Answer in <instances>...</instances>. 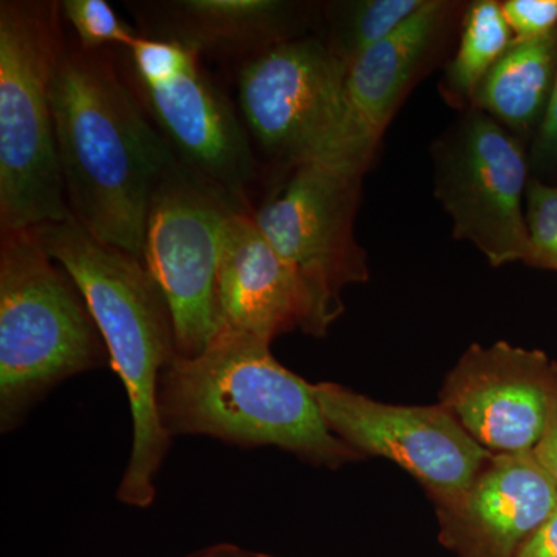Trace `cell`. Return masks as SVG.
Masks as SVG:
<instances>
[{"label": "cell", "mask_w": 557, "mask_h": 557, "mask_svg": "<svg viewBox=\"0 0 557 557\" xmlns=\"http://www.w3.org/2000/svg\"><path fill=\"white\" fill-rule=\"evenodd\" d=\"M449 10V3L426 0L394 35L348 65L339 131L319 160L364 175L388 121L434 47Z\"/></svg>", "instance_id": "14"}, {"label": "cell", "mask_w": 557, "mask_h": 557, "mask_svg": "<svg viewBox=\"0 0 557 557\" xmlns=\"http://www.w3.org/2000/svg\"><path fill=\"white\" fill-rule=\"evenodd\" d=\"M330 429L358 454L384 457L423 483L435 504L471 486L493 453L445 406H395L336 383L314 384Z\"/></svg>", "instance_id": "10"}, {"label": "cell", "mask_w": 557, "mask_h": 557, "mask_svg": "<svg viewBox=\"0 0 557 557\" xmlns=\"http://www.w3.org/2000/svg\"><path fill=\"white\" fill-rule=\"evenodd\" d=\"M502 10L515 40L545 38L557 32V0H507Z\"/></svg>", "instance_id": "22"}, {"label": "cell", "mask_w": 557, "mask_h": 557, "mask_svg": "<svg viewBox=\"0 0 557 557\" xmlns=\"http://www.w3.org/2000/svg\"><path fill=\"white\" fill-rule=\"evenodd\" d=\"M109 364L100 329L78 285L33 230L0 242V432L20 429L61 384Z\"/></svg>", "instance_id": "4"}, {"label": "cell", "mask_w": 557, "mask_h": 557, "mask_svg": "<svg viewBox=\"0 0 557 557\" xmlns=\"http://www.w3.org/2000/svg\"><path fill=\"white\" fill-rule=\"evenodd\" d=\"M553 384L544 355L505 341L474 344L446 376L440 405L490 453H533L547 428Z\"/></svg>", "instance_id": "12"}, {"label": "cell", "mask_w": 557, "mask_h": 557, "mask_svg": "<svg viewBox=\"0 0 557 557\" xmlns=\"http://www.w3.org/2000/svg\"><path fill=\"white\" fill-rule=\"evenodd\" d=\"M361 180L327 161H307L251 211L309 298L313 336H324L343 314V289L369 281L368 255L355 237Z\"/></svg>", "instance_id": "6"}, {"label": "cell", "mask_w": 557, "mask_h": 557, "mask_svg": "<svg viewBox=\"0 0 557 557\" xmlns=\"http://www.w3.org/2000/svg\"><path fill=\"white\" fill-rule=\"evenodd\" d=\"M533 454L557 486V375H555V384H553L552 408H549L547 428H545L544 435H542L541 442L537 443Z\"/></svg>", "instance_id": "24"}, {"label": "cell", "mask_w": 557, "mask_h": 557, "mask_svg": "<svg viewBox=\"0 0 557 557\" xmlns=\"http://www.w3.org/2000/svg\"><path fill=\"white\" fill-rule=\"evenodd\" d=\"M435 507L458 557H515L557 508V486L533 453L493 454L465 493Z\"/></svg>", "instance_id": "13"}, {"label": "cell", "mask_w": 557, "mask_h": 557, "mask_svg": "<svg viewBox=\"0 0 557 557\" xmlns=\"http://www.w3.org/2000/svg\"><path fill=\"white\" fill-rule=\"evenodd\" d=\"M251 211L233 209L223 223L218 265L219 327L270 344L296 329L313 335L309 298L256 225Z\"/></svg>", "instance_id": "15"}, {"label": "cell", "mask_w": 557, "mask_h": 557, "mask_svg": "<svg viewBox=\"0 0 557 557\" xmlns=\"http://www.w3.org/2000/svg\"><path fill=\"white\" fill-rule=\"evenodd\" d=\"M33 233L78 285L108 347L110 368L126 388L131 453L116 500L152 507L172 443L159 410L160 379L177 355L170 306L143 260L98 240L75 219L46 223Z\"/></svg>", "instance_id": "2"}, {"label": "cell", "mask_w": 557, "mask_h": 557, "mask_svg": "<svg viewBox=\"0 0 557 557\" xmlns=\"http://www.w3.org/2000/svg\"><path fill=\"white\" fill-rule=\"evenodd\" d=\"M263 553L249 552V549L239 547L236 544H228V542H220V544L209 545L207 548H201L199 552L190 553L185 557H267Z\"/></svg>", "instance_id": "26"}, {"label": "cell", "mask_w": 557, "mask_h": 557, "mask_svg": "<svg viewBox=\"0 0 557 557\" xmlns=\"http://www.w3.org/2000/svg\"><path fill=\"white\" fill-rule=\"evenodd\" d=\"M534 159L539 163H553L557 160V70L548 106L539 131Z\"/></svg>", "instance_id": "23"}, {"label": "cell", "mask_w": 557, "mask_h": 557, "mask_svg": "<svg viewBox=\"0 0 557 557\" xmlns=\"http://www.w3.org/2000/svg\"><path fill=\"white\" fill-rule=\"evenodd\" d=\"M233 209L178 161L150 201L143 263L170 306L180 357H197L219 327L220 237Z\"/></svg>", "instance_id": "7"}, {"label": "cell", "mask_w": 557, "mask_h": 557, "mask_svg": "<svg viewBox=\"0 0 557 557\" xmlns=\"http://www.w3.org/2000/svg\"><path fill=\"white\" fill-rule=\"evenodd\" d=\"M525 200L531 245L528 263L557 271V186L530 183Z\"/></svg>", "instance_id": "21"}, {"label": "cell", "mask_w": 557, "mask_h": 557, "mask_svg": "<svg viewBox=\"0 0 557 557\" xmlns=\"http://www.w3.org/2000/svg\"><path fill=\"white\" fill-rule=\"evenodd\" d=\"M132 89L178 163L251 211L255 150L228 98L201 67L200 54L185 47L168 75L134 81Z\"/></svg>", "instance_id": "11"}, {"label": "cell", "mask_w": 557, "mask_h": 557, "mask_svg": "<svg viewBox=\"0 0 557 557\" xmlns=\"http://www.w3.org/2000/svg\"><path fill=\"white\" fill-rule=\"evenodd\" d=\"M61 3L0 2V228L70 215L58 159L51 81L65 39Z\"/></svg>", "instance_id": "5"}, {"label": "cell", "mask_w": 557, "mask_h": 557, "mask_svg": "<svg viewBox=\"0 0 557 557\" xmlns=\"http://www.w3.org/2000/svg\"><path fill=\"white\" fill-rule=\"evenodd\" d=\"M426 0H357L332 7V40L344 64L394 35L417 13Z\"/></svg>", "instance_id": "19"}, {"label": "cell", "mask_w": 557, "mask_h": 557, "mask_svg": "<svg viewBox=\"0 0 557 557\" xmlns=\"http://www.w3.org/2000/svg\"><path fill=\"white\" fill-rule=\"evenodd\" d=\"M267 557H274V556H270V555H269V556H267Z\"/></svg>", "instance_id": "27"}, {"label": "cell", "mask_w": 557, "mask_h": 557, "mask_svg": "<svg viewBox=\"0 0 557 557\" xmlns=\"http://www.w3.org/2000/svg\"><path fill=\"white\" fill-rule=\"evenodd\" d=\"M557 70V32L515 40L487 72L472 106L502 126L523 132L544 119Z\"/></svg>", "instance_id": "17"}, {"label": "cell", "mask_w": 557, "mask_h": 557, "mask_svg": "<svg viewBox=\"0 0 557 557\" xmlns=\"http://www.w3.org/2000/svg\"><path fill=\"white\" fill-rule=\"evenodd\" d=\"M51 110L70 215L143 260L150 201L178 160L121 78L112 51L65 42Z\"/></svg>", "instance_id": "1"}, {"label": "cell", "mask_w": 557, "mask_h": 557, "mask_svg": "<svg viewBox=\"0 0 557 557\" xmlns=\"http://www.w3.org/2000/svg\"><path fill=\"white\" fill-rule=\"evenodd\" d=\"M347 70L313 38L282 40L242 62L239 108L259 148L292 168L322 159L343 120Z\"/></svg>", "instance_id": "8"}, {"label": "cell", "mask_w": 557, "mask_h": 557, "mask_svg": "<svg viewBox=\"0 0 557 557\" xmlns=\"http://www.w3.org/2000/svg\"><path fill=\"white\" fill-rule=\"evenodd\" d=\"M515 557H557V508L541 527L527 539Z\"/></svg>", "instance_id": "25"}, {"label": "cell", "mask_w": 557, "mask_h": 557, "mask_svg": "<svg viewBox=\"0 0 557 557\" xmlns=\"http://www.w3.org/2000/svg\"><path fill=\"white\" fill-rule=\"evenodd\" d=\"M512 42V32L494 0H479L469 7L460 46L448 67L446 83L457 98L474 100L487 72L504 57Z\"/></svg>", "instance_id": "18"}, {"label": "cell", "mask_w": 557, "mask_h": 557, "mask_svg": "<svg viewBox=\"0 0 557 557\" xmlns=\"http://www.w3.org/2000/svg\"><path fill=\"white\" fill-rule=\"evenodd\" d=\"M435 160V194L453 219L456 239L474 245L493 267L528 263V163L518 139L472 109L440 143Z\"/></svg>", "instance_id": "9"}, {"label": "cell", "mask_w": 557, "mask_h": 557, "mask_svg": "<svg viewBox=\"0 0 557 557\" xmlns=\"http://www.w3.org/2000/svg\"><path fill=\"white\" fill-rule=\"evenodd\" d=\"M61 14L70 22L79 46L86 50H109L110 46L129 49L137 33L120 21L106 0H64Z\"/></svg>", "instance_id": "20"}, {"label": "cell", "mask_w": 557, "mask_h": 557, "mask_svg": "<svg viewBox=\"0 0 557 557\" xmlns=\"http://www.w3.org/2000/svg\"><path fill=\"white\" fill-rule=\"evenodd\" d=\"M271 344L218 327L197 357L175 355L159 386L161 423L172 438L209 437L240 448L274 446L317 467L361 454L330 429L314 384L282 366Z\"/></svg>", "instance_id": "3"}, {"label": "cell", "mask_w": 557, "mask_h": 557, "mask_svg": "<svg viewBox=\"0 0 557 557\" xmlns=\"http://www.w3.org/2000/svg\"><path fill=\"white\" fill-rule=\"evenodd\" d=\"M148 38L201 54L249 58L287 40L295 3L277 0H164L127 3Z\"/></svg>", "instance_id": "16"}]
</instances>
